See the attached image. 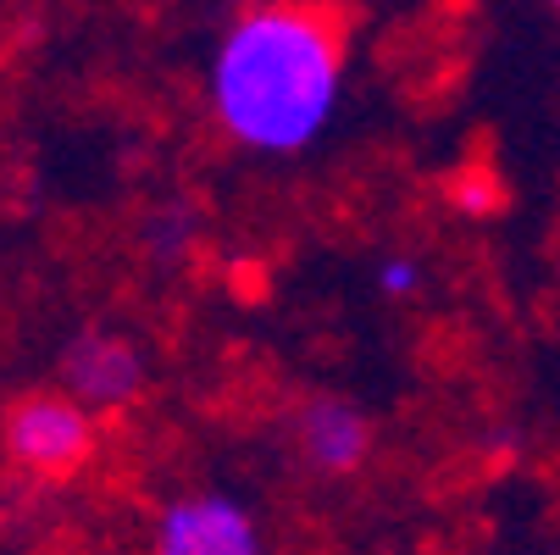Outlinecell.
<instances>
[{
    "instance_id": "obj_1",
    "label": "cell",
    "mask_w": 560,
    "mask_h": 555,
    "mask_svg": "<svg viewBox=\"0 0 560 555\" xmlns=\"http://www.w3.org/2000/svg\"><path fill=\"white\" fill-rule=\"evenodd\" d=\"M217 128L256 155H300L345 101V23L311 0H272L238 18L211 61Z\"/></svg>"
},
{
    "instance_id": "obj_2",
    "label": "cell",
    "mask_w": 560,
    "mask_h": 555,
    "mask_svg": "<svg viewBox=\"0 0 560 555\" xmlns=\"http://www.w3.org/2000/svg\"><path fill=\"white\" fill-rule=\"evenodd\" d=\"M7 455L39 478H72L95 455V412L78 394H28L0 423Z\"/></svg>"
},
{
    "instance_id": "obj_3",
    "label": "cell",
    "mask_w": 560,
    "mask_h": 555,
    "mask_svg": "<svg viewBox=\"0 0 560 555\" xmlns=\"http://www.w3.org/2000/svg\"><path fill=\"white\" fill-rule=\"evenodd\" d=\"M61 389L78 394L90 412H122L144 389V356L128 334L84 328L61 350Z\"/></svg>"
},
{
    "instance_id": "obj_4",
    "label": "cell",
    "mask_w": 560,
    "mask_h": 555,
    "mask_svg": "<svg viewBox=\"0 0 560 555\" xmlns=\"http://www.w3.org/2000/svg\"><path fill=\"white\" fill-rule=\"evenodd\" d=\"M155 550H167V555H256L261 528L228 495H184L155 517Z\"/></svg>"
},
{
    "instance_id": "obj_5",
    "label": "cell",
    "mask_w": 560,
    "mask_h": 555,
    "mask_svg": "<svg viewBox=\"0 0 560 555\" xmlns=\"http://www.w3.org/2000/svg\"><path fill=\"white\" fill-rule=\"evenodd\" d=\"M294 444H300V461L316 472V478H350V472L366 466L372 455V417L350 401H311L294 423Z\"/></svg>"
},
{
    "instance_id": "obj_6",
    "label": "cell",
    "mask_w": 560,
    "mask_h": 555,
    "mask_svg": "<svg viewBox=\"0 0 560 555\" xmlns=\"http://www.w3.org/2000/svg\"><path fill=\"white\" fill-rule=\"evenodd\" d=\"M450 200H455L466 217H494V211H500V200H505V189H500V178H494V173L466 167V173H455V178H450Z\"/></svg>"
},
{
    "instance_id": "obj_7",
    "label": "cell",
    "mask_w": 560,
    "mask_h": 555,
    "mask_svg": "<svg viewBox=\"0 0 560 555\" xmlns=\"http://www.w3.org/2000/svg\"><path fill=\"white\" fill-rule=\"evenodd\" d=\"M189 240H195V222H189L184 211H162V222H150V251L167 256V262H173Z\"/></svg>"
},
{
    "instance_id": "obj_8",
    "label": "cell",
    "mask_w": 560,
    "mask_h": 555,
    "mask_svg": "<svg viewBox=\"0 0 560 555\" xmlns=\"http://www.w3.org/2000/svg\"><path fill=\"white\" fill-rule=\"evenodd\" d=\"M377 289H383L388 300H411V294L422 289V267H417L411 256H388V262L377 267Z\"/></svg>"
},
{
    "instance_id": "obj_9",
    "label": "cell",
    "mask_w": 560,
    "mask_h": 555,
    "mask_svg": "<svg viewBox=\"0 0 560 555\" xmlns=\"http://www.w3.org/2000/svg\"><path fill=\"white\" fill-rule=\"evenodd\" d=\"M555 12H560V0H555Z\"/></svg>"
}]
</instances>
